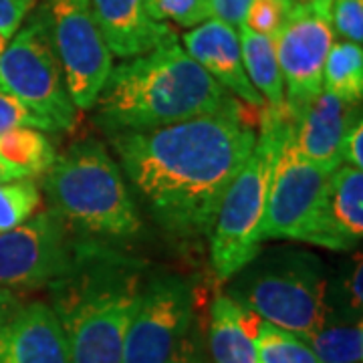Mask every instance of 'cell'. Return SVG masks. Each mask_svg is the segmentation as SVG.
<instances>
[{"instance_id":"19","label":"cell","mask_w":363,"mask_h":363,"mask_svg":"<svg viewBox=\"0 0 363 363\" xmlns=\"http://www.w3.org/2000/svg\"><path fill=\"white\" fill-rule=\"evenodd\" d=\"M236 30H238L242 63H245L248 81L252 83L255 89L259 91L262 101L267 104L264 105L267 109L285 111V83H283L272 39L250 30L247 25L238 26Z\"/></svg>"},{"instance_id":"15","label":"cell","mask_w":363,"mask_h":363,"mask_svg":"<svg viewBox=\"0 0 363 363\" xmlns=\"http://www.w3.org/2000/svg\"><path fill=\"white\" fill-rule=\"evenodd\" d=\"M357 116L359 105L345 104L323 89L311 104L293 116L291 143L298 156L331 174L343 164L341 142Z\"/></svg>"},{"instance_id":"7","label":"cell","mask_w":363,"mask_h":363,"mask_svg":"<svg viewBox=\"0 0 363 363\" xmlns=\"http://www.w3.org/2000/svg\"><path fill=\"white\" fill-rule=\"evenodd\" d=\"M0 89L49 121L55 131H71L77 125L79 109L40 11L14 33L2 52Z\"/></svg>"},{"instance_id":"25","label":"cell","mask_w":363,"mask_h":363,"mask_svg":"<svg viewBox=\"0 0 363 363\" xmlns=\"http://www.w3.org/2000/svg\"><path fill=\"white\" fill-rule=\"evenodd\" d=\"M362 252H357L351 259L347 271L341 274V279L337 281L339 285L329 283V291H327L329 311L362 317Z\"/></svg>"},{"instance_id":"28","label":"cell","mask_w":363,"mask_h":363,"mask_svg":"<svg viewBox=\"0 0 363 363\" xmlns=\"http://www.w3.org/2000/svg\"><path fill=\"white\" fill-rule=\"evenodd\" d=\"M13 128H37L47 133H55L49 121H45L35 111H30L14 95L0 89V133L13 130Z\"/></svg>"},{"instance_id":"21","label":"cell","mask_w":363,"mask_h":363,"mask_svg":"<svg viewBox=\"0 0 363 363\" xmlns=\"http://www.w3.org/2000/svg\"><path fill=\"white\" fill-rule=\"evenodd\" d=\"M57 157L55 143L47 131L37 128H13L0 133V160L23 169L28 178L45 174Z\"/></svg>"},{"instance_id":"9","label":"cell","mask_w":363,"mask_h":363,"mask_svg":"<svg viewBox=\"0 0 363 363\" xmlns=\"http://www.w3.org/2000/svg\"><path fill=\"white\" fill-rule=\"evenodd\" d=\"M65 73L73 104L89 111L113 69L91 0H45L39 9Z\"/></svg>"},{"instance_id":"27","label":"cell","mask_w":363,"mask_h":363,"mask_svg":"<svg viewBox=\"0 0 363 363\" xmlns=\"http://www.w3.org/2000/svg\"><path fill=\"white\" fill-rule=\"evenodd\" d=\"M293 6V0H252L248 6L245 25L262 37L274 39L285 25Z\"/></svg>"},{"instance_id":"17","label":"cell","mask_w":363,"mask_h":363,"mask_svg":"<svg viewBox=\"0 0 363 363\" xmlns=\"http://www.w3.org/2000/svg\"><path fill=\"white\" fill-rule=\"evenodd\" d=\"M99 33L111 57L131 59L178 40L168 23L152 18L145 0H91Z\"/></svg>"},{"instance_id":"10","label":"cell","mask_w":363,"mask_h":363,"mask_svg":"<svg viewBox=\"0 0 363 363\" xmlns=\"http://www.w3.org/2000/svg\"><path fill=\"white\" fill-rule=\"evenodd\" d=\"M79 248L57 212L51 208L37 212L0 234V286L11 291L52 286L71 272Z\"/></svg>"},{"instance_id":"37","label":"cell","mask_w":363,"mask_h":363,"mask_svg":"<svg viewBox=\"0 0 363 363\" xmlns=\"http://www.w3.org/2000/svg\"><path fill=\"white\" fill-rule=\"evenodd\" d=\"M293 2H303V0H293Z\"/></svg>"},{"instance_id":"32","label":"cell","mask_w":363,"mask_h":363,"mask_svg":"<svg viewBox=\"0 0 363 363\" xmlns=\"http://www.w3.org/2000/svg\"><path fill=\"white\" fill-rule=\"evenodd\" d=\"M250 2L252 0H210L212 18H218L222 23L238 28V26L245 25Z\"/></svg>"},{"instance_id":"36","label":"cell","mask_w":363,"mask_h":363,"mask_svg":"<svg viewBox=\"0 0 363 363\" xmlns=\"http://www.w3.org/2000/svg\"><path fill=\"white\" fill-rule=\"evenodd\" d=\"M9 37H4L2 33H0V57H2V52H4V49H6V45H9Z\"/></svg>"},{"instance_id":"11","label":"cell","mask_w":363,"mask_h":363,"mask_svg":"<svg viewBox=\"0 0 363 363\" xmlns=\"http://www.w3.org/2000/svg\"><path fill=\"white\" fill-rule=\"evenodd\" d=\"M333 0L295 2L283 28L272 39L285 83L291 117L323 91V67L333 40Z\"/></svg>"},{"instance_id":"16","label":"cell","mask_w":363,"mask_h":363,"mask_svg":"<svg viewBox=\"0 0 363 363\" xmlns=\"http://www.w3.org/2000/svg\"><path fill=\"white\" fill-rule=\"evenodd\" d=\"M0 363H69L65 331L49 303H21L0 325Z\"/></svg>"},{"instance_id":"35","label":"cell","mask_w":363,"mask_h":363,"mask_svg":"<svg viewBox=\"0 0 363 363\" xmlns=\"http://www.w3.org/2000/svg\"><path fill=\"white\" fill-rule=\"evenodd\" d=\"M169 363H200V362H198L194 355L190 353V350H188V343H186V345L180 350V353H178V355H176V357H174Z\"/></svg>"},{"instance_id":"1","label":"cell","mask_w":363,"mask_h":363,"mask_svg":"<svg viewBox=\"0 0 363 363\" xmlns=\"http://www.w3.org/2000/svg\"><path fill=\"white\" fill-rule=\"evenodd\" d=\"M245 105L150 131L107 135L156 222L178 238L210 234L222 198L257 143Z\"/></svg>"},{"instance_id":"8","label":"cell","mask_w":363,"mask_h":363,"mask_svg":"<svg viewBox=\"0 0 363 363\" xmlns=\"http://www.w3.org/2000/svg\"><path fill=\"white\" fill-rule=\"evenodd\" d=\"M196 289L180 274L143 281L123 345V363H169L194 321Z\"/></svg>"},{"instance_id":"24","label":"cell","mask_w":363,"mask_h":363,"mask_svg":"<svg viewBox=\"0 0 363 363\" xmlns=\"http://www.w3.org/2000/svg\"><path fill=\"white\" fill-rule=\"evenodd\" d=\"M257 343L260 363H321L298 335L267 321H260Z\"/></svg>"},{"instance_id":"26","label":"cell","mask_w":363,"mask_h":363,"mask_svg":"<svg viewBox=\"0 0 363 363\" xmlns=\"http://www.w3.org/2000/svg\"><path fill=\"white\" fill-rule=\"evenodd\" d=\"M152 18L160 23H174L178 26L194 28L212 18L210 0H145Z\"/></svg>"},{"instance_id":"20","label":"cell","mask_w":363,"mask_h":363,"mask_svg":"<svg viewBox=\"0 0 363 363\" xmlns=\"http://www.w3.org/2000/svg\"><path fill=\"white\" fill-rule=\"evenodd\" d=\"M298 337L321 363H362L363 359L362 317L329 311L315 331Z\"/></svg>"},{"instance_id":"23","label":"cell","mask_w":363,"mask_h":363,"mask_svg":"<svg viewBox=\"0 0 363 363\" xmlns=\"http://www.w3.org/2000/svg\"><path fill=\"white\" fill-rule=\"evenodd\" d=\"M43 196L33 178L0 184V234L21 226L39 212Z\"/></svg>"},{"instance_id":"34","label":"cell","mask_w":363,"mask_h":363,"mask_svg":"<svg viewBox=\"0 0 363 363\" xmlns=\"http://www.w3.org/2000/svg\"><path fill=\"white\" fill-rule=\"evenodd\" d=\"M21 178H28L23 169L14 168L11 164H6L4 160H0V184L4 182H13V180H21Z\"/></svg>"},{"instance_id":"12","label":"cell","mask_w":363,"mask_h":363,"mask_svg":"<svg viewBox=\"0 0 363 363\" xmlns=\"http://www.w3.org/2000/svg\"><path fill=\"white\" fill-rule=\"evenodd\" d=\"M327 180L329 172L298 156L289 133L272 174L260 240L307 242L319 214Z\"/></svg>"},{"instance_id":"18","label":"cell","mask_w":363,"mask_h":363,"mask_svg":"<svg viewBox=\"0 0 363 363\" xmlns=\"http://www.w3.org/2000/svg\"><path fill=\"white\" fill-rule=\"evenodd\" d=\"M260 319L238 305L226 293L216 295L210 305L208 351L212 363H260Z\"/></svg>"},{"instance_id":"3","label":"cell","mask_w":363,"mask_h":363,"mask_svg":"<svg viewBox=\"0 0 363 363\" xmlns=\"http://www.w3.org/2000/svg\"><path fill=\"white\" fill-rule=\"evenodd\" d=\"M142 286V269L133 260L81 242L71 272L52 285L51 307L65 331L69 363H123Z\"/></svg>"},{"instance_id":"22","label":"cell","mask_w":363,"mask_h":363,"mask_svg":"<svg viewBox=\"0 0 363 363\" xmlns=\"http://www.w3.org/2000/svg\"><path fill=\"white\" fill-rule=\"evenodd\" d=\"M323 89L345 104L359 105L363 95L362 45L350 40L331 45L323 67Z\"/></svg>"},{"instance_id":"6","label":"cell","mask_w":363,"mask_h":363,"mask_svg":"<svg viewBox=\"0 0 363 363\" xmlns=\"http://www.w3.org/2000/svg\"><path fill=\"white\" fill-rule=\"evenodd\" d=\"M226 283L238 305L295 335L315 331L329 313L325 262L311 250H260Z\"/></svg>"},{"instance_id":"13","label":"cell","mask_w":363,"mask_h":363,"mask_svg":"<svg viewBox=\"0 0 363 363\" xmlns=\"http://www.w3.org/2000/svg\"><path fill=\"white\" fill-rule=\"evenodd\" d=\"M184 51L234 99L255 109H264L259 91L248 81L238 30L218 18H208L184 35Z\"/></svg>"},{"instance_id":"29","label":"cell","mask_w":363,"mask_h":363,"mask_svg":"<svg viewBox=\"0 0 363 363\" xmlns=\"http://www.w3.org/2000/svg\"><path fill=\"white\" fill-rule=\"evenodd\" d=\"M333 30L350 43L363 40V0H333L331 4Z\"/></svg>"},{"instance_id":"2","label":"cell","mask_w":363,"mask_h":363,"mask_svg":"<svg viewBox=\"0 0 363 363\" xmlns=\"http://www.w3.org/2000/svg\"><path fill=\"white\" fill-rule=\"evenodd\" d=\"M233 95L172 40L111 69L95 121L107 133L150 131L230 107Z\"/></svg>"},{"instance_id":"4","label":"cell","mask_w":363,"mask_h":363,"mask_svg":"<svg viewBox=\"0 0 363 363\" xmlns=\"http://www.w3.org/2000/svg\"><path fill=\"white\" fill-rule=\"evenodd\" d=\"M43 188L69 228L111 242H128L142 233V214L123 169L99 140L73 143L55 157Z\"/></svg>"},{"instance_id":"14","label":"cell","mask_w":363,"mask_h":363,"mask_svg":"<svg viewBox=\"0 0 363 363\" xmlns=\"http://www.w3.org/2000/svg\"><path fill=\"white\" fill-rule=\"evenodd\" d=\"M363 238V169L339 166L325 186L307 245L327 250H355Z\"/></svg>"},{"instance_id":"5","label":"cell","mask_w":363,"mask_h":363,"mask_svg":"<svg viewBox=\"0 0 363 363\" xmlns=\"http://www.w3.org/2000/svg\"><path fill=\"white\" fill-rule=\"evenodd\" d=\"M293 117L285 111H260L257 143L230 182L210 230V259L218 281L226 283L260 252V226L279 154L291 133Z\"/></svg>"},{"instance_id":"31","label":"cell","mask_w":363,"mask_h":363,"mask_svg":"<svg viewBox=\"0 0 363 363\" xmlns=\"http://www.w3.org/2000/svg\"><path fill=\"white\" fill-rule=\"evenodd\" d=\"M363 121L362 116H357L343 135L341 142V162H347V166L363 168Z\"/></svg>"},{"instance_id":"30","label":"cell","mask_w":363,"mask_h":363,"mask_svg":"<svg viewBox=\"0 0 363 363\" xmlns=\"http://www.w3.org/2000/svg\"><path fill=\"white\" fill-rule=\"evenodd\" d=\"M37 0H0V33L9 39L23 26V21Z\"/></svg>"},{"instance_id":"33","label":"cell","mask_w":363,"mask_h":363,"mask_svg":"<svg viewBox=\"0 0 363 363\" xmlns=\"http://www.w3.org/2000/svg\"><path fill=\"white\" fill-rule=\"evenodd\" d=\"M21 301L16 297V293L11 289H2L0 286V325L4 323L16 309H18Z\"/></svg>"}]
</instances>
